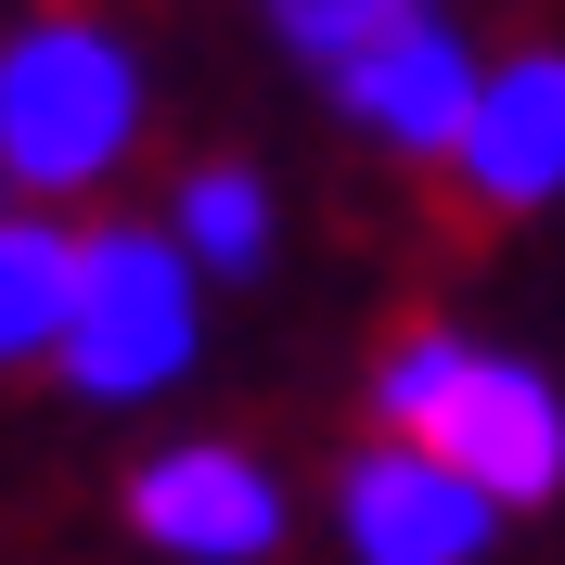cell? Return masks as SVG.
I'll return each instance as SVG.
<instances>
[{
	"label": "cell",
	"instance_id": "6da1fadb",
	"mask_svg": "<svg viewBox=\"0 0 565 565\" xmlns=\"http://www.w3.org/2000/svg\"><path fill=\"white\" fill-rule=\"evenodd\" d=\"M373 412H386L398 450H424L437 476H462L489 514H540V501L565 489V398L540 386L527 360L462 348L450 321H412L386 348Z\"/></svg>",
	"mask_w": 565,
	"mask_h": 565
},
{
	"label": "cell",
	"instance_id": "7a4b0ae2",
	"mask_svg": "<svg viewBox=\"0 0 565 565\" xmlns=\"http://www.w3.org/2000/svg\"><path fill=\"white\" fill-rule=\"evenodd\" d=\"M141 141V52L90 13H39L0 39V168L26 193H90Z\"/></svg>",
	"mask_w": 565,
	"mask_h": 565
},
{
	"label": "cell",
	"instance_id": "3957f363",
	"mask_svg": "<svg viewBox=\"0 0 565 565\" xmlns=\"http://www.w3.org/2000/svg\"><path fill=\"white\" fill-rule=\"evenodd\" d=\"M52 360H65L77 398H154L168 373H193V270H180L168 232L104 218L77 245V296H65Z\"/></svg>",
	"mask_w": 565,
	"mask_h": 565
},
{
	"label": "cell",
	"instance_id": "277c9868",
	"mask_svg": "<svg viewBox=\"0 0 565 565\" xmlns=\"http://www.w3.org/2000/svg\"><path fill=\"white\" fill-rule=\"evenodd\" d=\"M462 206L476 218H527L565 193V52H514V65H476V104L450 129Z\"/></svg>",
	"mask_w": 565,
	"mask_h": 565
},
{
	"label": "cell",
	"instance_id": "5b68a950",
	"mask_svg": "<svg viewBox=\"0 0 565 565\" xmlns=\"http://www.w3.org/2000/svg\"><path fill=\"white\" fill-rule=\"evenodd\" d=\"M129 527L154 553H180V565H257L282 540V489L232 437H180V450H154L129 476Z\"/></svg>",
	"mask_w": 565,
	"mask_h": 565
},
{
	"label": "cell",
	"instance_id": "8992f818",
	"mask_svg": "<svg viewBox=\"0 0 565 565\" xmlns=\"http://www.w3.org/2000/svg\"><path fill=\"white\" fill-rule=\"evenodd\" d=\"M334 527H348V553H360V565H476L501 514L462 489V476H437L424 450L373 437V450L334 476Z\"/></svg>",
	"mask_w": 565,
	"mask_h": 565
},
{
	"label": "cell",
	"instance_id": "52a82bcc",
	"mask_svg": "<svg viewBox=\"0 0 565 565\" xmlns=\"http://www.w3.org/2000/svg\"><path fill=\"white\" fill-rule=\"evenodd\" d=\"M334 104H348V129H373L386 154H450L462 104H476V52H462L437 13L398 39H373L360 65H334Z\"/></svg>",
	"mask_w": 565,
	"mask_h": 565
},
{
	"label": "cell",
	"instance_id": "ba28073f",
	"mask_svg": "<svg viewBox=\"0 0 565 565\" xmlns=\"http://www.w3.org/2000/svg\"><path fill=\"white\" fill-rule=\"evenodd\" d=\"M65 296H77V232L52 218H0V360H39L65 334Z\"/></svg>",
	"mask_w": 565,
	"mask_h": 565
},
{
	"label": "cell",
	"instance_id": "9c48e42d",
	"mask_svg": "<svg viewBox=\"0 0 565 565\" xmlns=\"http://www.w3.org/2000/svg\"><path fill=\"white\" fill-rule=\"evenodd\" d=\"M180 270H270V180L257 168H180Z\"/></svg>",
	"mask_w": 565,
	"mask_h": 565
},
{
	"label": "cell",
	"instance_id": "30bf717a",
	"mask_svg": "<svg viewBox=\"0 0 565 565\" xmlns=\"http://www.w3.org/2000/svg\"><path fill=\"white\" fill-rule=\"evenodd\" d=\"M424 13H437V0H257V26H270L296 65H321V77H334V65H360L373 39L424 26Z\"/></svg>",
	"mask_w": 565,
	"mask_h": 565
}]
</instances>
